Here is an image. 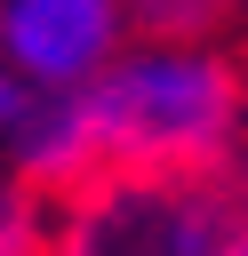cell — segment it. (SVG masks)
<instances>
[{"label": "cell", "instance_id": "1", "mask_svg": "<svg viewBox=\"0 0 248 256\" xmlns=\"http://www.w3.org/2000/svg\"><path fill=\"white\" fill-rule=\"evenodd\" d=\"M80 104L104 168L208 176L240 136V80L224 56L192 40H152L136 56H112L96 80H80Z\"/></svg>", "mask_w": 248, "mask_h": 256}, {"label": "cell", "instance_id": "2", "mask_svg": "<svg viewBox=\"0 0 248 256\" xmlns=\"http://www.w3.org/2000/svg\"><path fill=\"white\" fill-rule=\"evenodd\" d=\"M240 224H248V192L224 168L208 176L104 168L72 192L48 256H224Z\"/></svg>", "mask_w": 248, "mask_h": 256}, {"label": "cell", "instance_id": "3", "mask_svg": "<svg viewBox=\"0 0 248 256\" xmlns=\"http://www.w3.org/2000/svg\"><path fill=\"white\" fill-rule=\"evenodd\" d=\"M120 48V0H0V64L24 88H80Z\"/></svg>", "mask_w": 248, "mask_h": 256}, {"label": "cell", "instance_id": "4", "mask_svg": "<svg viewBox=\"0 0 248 256\" xmlns=\"http://www.w3.org/2000/svg\"><path fill=\"white\" fill-rule=\"evenodd\" d=\"M16 144H24V176H32V184L80 192L88 176H104V160H96V128H88L80 88H56L40 112H24V120H16Z\"/></svg>", "mask_w": 248, "mask_h": 256}, {"label": "cell", "instance_id": "5", "mask_svg": "<svg viewBox=\"0 0 248 256\" xmlns=\"http://www.w3.org/2000/svg\"><path fill=\"white\" fill-rule=\"evenodd\" d=\"M232 0H120V16H144L152 32H192V24H208V16H224Z\"/></svg>", "mask_w": 248, "mask_h": 256}, {"label": "cell", "instance_id": "6", "mask_svg": "<svg viewBox=\"0 0 248 256\" xmlns=\"http://www.w3.org/2000/svg\"><path fill=\"white\" fill-rule=\"evenodd\" d=\"M48 240H40V216H32V200H0V256H40Z\"/></svg>", "mask_w": 248, "mask_h": 256}, {"label": "cell", "instance_id": "7", "mask_svg": "<svg viewBox=\"0 0 248 256\" xmlns=\"http://www.w3.org/2000/svg\"><path fill=\"white\" fill-rule=\"evenodd\" d=\"M24 112H32V104H24V80H16L8 64H0V128H16Z\"/></svg>", "mask_w": 248, "mask_h": 256}, {"label": "cell", "instance_id": "8", "mask_svg": "<svg viewBox=\"0 0 248 256\" xmlns=\"http://www.w3.org/2000/svg\"><path fill=\"white\" fill-rule=\"evenodd\" d=\"M224 256H248V224H240V232H232V248H224Z\"/></svg>", "mask_w": 248, "mask_h": 256}]
</instances>
